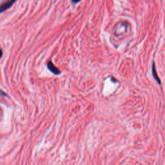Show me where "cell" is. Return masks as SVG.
Wrapping results in <instances>:
<instances>
[{
  "instance_id": "6da1fadb",
  "label": "cell",
  "mask_w": 165,
  "mask_h": 165,
  "mask_svg": "<svg viewBox=\"0 0 165 165\" xmlns=\"http://www.w3.org/2000/svg\"><path fill=\"white\" fill-rule=\"evenodd\" d=\"M17 0H8L0 5V14L7 10L8 8H10L12 5L15 3Z\"/></svg>"
},
{
  "instance_id": "7a4b0ae2",
  "label": "cell",
  "mask_w": 165,
  "mask_h": 165,
  "mask_svg": "<svg viewBox=\"0 0 165 165\" xmlns=\"http://www.w3.org/2000/svg\"><path fill=\"white\" fill-rule=\"evenodd\" d=\"M47 67L49 70H50V71L52 72V73L55 75H59V74H61V71L59 70V69L58 68H57L51 61H49L48 62Z\"/></svg>"
},
{
  "instance_id": "3957f363",
  "label": "cell",
  "mask_w": 165,
  "mask_h": 165,
  "mask_svg": "<svg viewBox=\"0 0 165 165\" xmlns=\"http://www.w3.org/2000/svg\"><path fill=\"white\" fill-rule=\"evenodd\" d=\"M152 75H153V78H154L155 80L159 84H161V80H160V79H159V77H158L157 72V71H156L155 66L154 63H153V65H152Z\"/></svg>"
},
{
  "instance_id": "277c9868",
  "label": "cell",
  "mask_w": 165,
  "mask_h": 165,
  "mask_svg": "<svg viewBox=\"0 0 165 165\" xmlns=\"http://www.w3.org/2000/svg\"><path fill=\"white\" fill-rule=\"evenodd\" d=\"M81 0H72V2L74 3H77L79 1H80Z\"/></svg>"
},
{
  "instance_id": "5b68a950",
  "label": "cell",
  "mask_w": 165,
  "mask_h": 165,
  "mask_svg": "<svg viewBox=\"0 0 165 165\" xmlns=\"http://www.w3.org/2000/svg\"><path fill=\"white\" fill-rule=\"evenodd\" d=\"M2 55H3V52L1 49L0 48V59H1V57H2Z\"/></svg>"
}]
</instances>
